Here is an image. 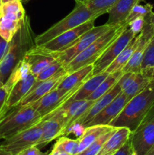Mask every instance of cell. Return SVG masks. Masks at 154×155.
<instances>
[{"mask_svg": "<svg viewBox=\"0 0 154 155\" xmlns=\"http://www.w3.org/2000/svg\"><path fill=\"white\" fill-rule=\"evenodd\" d=\"M42 133V122L41 120L33 127L4 139V142L0 145V149L8 151L12 155H18L27 148L34 145L36 146Z\"/></svg>", "mask_w": 154, "mask_h": 155, "instance_id": "obj_7", "label": "cell"}, {"mask_svg": "<svg viewBox=\"0 0 154 155\" xmlns=\"http://www.w3.org/2000/svg\"><path fill=\"white\" fill-rule=\"evenodd\" d=\"M9 47V42L6 41L0 36V62L7 53Z\"/></svg>", "mask_w": 154, "mask_h": 155, "instance_id": "obj_42", "label": "cell"}, {"mask_svg": "<svg viewBox=\"0 0 154 155\" xmlns=\"http://www.w3.org/2000/svg\"><path fill=\"white\" fill-rule=\"evenodd\" d=\"M116 129V127L115 129H113V130H111V131L103 134L102 136H100L97 140H95L91 145H89L85 150L82 151V152L79 153L78 155H97L98 154V153H99V151H101V148H102V147L104 145V144L106 143V142L108 140V139L111 136V135L114 133Z\"/></svg>", "mask_w": 154, "mask_h": 155, "instance_id": "obj_32", "label": "cell"}, {"mask_svg": "<svg viewBox=\"0 0 154 155\" xmlns=\"http://www.w3.org/2000/svg\"><path fill=\"white\" fill-rule=\"evenodd\" d=\"M92 71L93 64L79 68L70 74H66L57 87L64 90L65 92H69L75 88L81 86L85 80L90 78L91 77Z\"/></svg>", "mask_w": 154, "mask_h": 155, "instance_id": "obj_21", "label": "cell"}, {"mask_svg": "<svg viewBox=\"0 0 154 155\" xmlns=\"http://www.w3.org/2000/svg\"><path fill=\"white\" fill-rule=\"evenodd\" d=\"M0 155H12L11 153L8 152V151H4L2 149H0Z\"/></svg>", "mask_w": 154, "mask_h": 155, "instance_id": "obj_47", "label": "cell"}, {"mask_svg": "<svg viewBox=\"0 0 154 155\" xmlns=\"http://www.w3.org/2000/svg\"><path fill=\"white\" fill-rule=\"evenodd\" d=\"M2 1H1V0H0V8H1V5H2Z\"/></svg>", "mask_w": 154, "mask_h": 155, "instance_id": "obj_53", "label": "cell"}, {"mask_svg": "<svg viewBox=\"0 0 154 155\" xmlns=\"http://www.w3.org/2000/svg\"><path fill=\"white\" fill-rule=\"evenodd\" d=\"M154 67V36L151 38L145 50L141 64V72Z\"/></svg>", "mask_w": 154, "mask_h": 155, "instance_id": "obj_36", "label": "cell"}, {"mask_svg": "<svg viewBox=\"0 0 154 155\" xmlns=\"http://www.w3.org/2000/svg\"><path fill=\"white\" fill-rule=\"evenodd\" d=\"M75 2H85V0H75Z\"/></svg>", "mask_w": 154, "mask_h": 155, "instance_id": "obj_51", "label": "cell"}, {"mask_svg": "<svg viewBox=\"0 0 154 155\" xmlns=\"http://www.w3.org/2000/svg\"><path fill=\"white\" fill-rule=\"evenodd\" d=\"M135 36L136 35H134L128 27L124 30L110 44V46L104 51L101 58L93 64V71H92L91 77L104 72Z\"/></svg>", "mask_w": 154, "mask_h": 155, "instance_id": "obj_9", "label": "cell"}, {"mask_svg": "<svg viewBox=\"0 0 154 155\" xmlns=\"http://www.w3.org/2000/svg\"><path fill=\"white\" fill-rule=\"evenodd\" d=\"M131 133L126 127H117L97 155H113L129 140Z\"/></svg>", "mask_w": 154, "mask_h": 155, "instance_id": "obj_20", "label": "cell"}, {"mask_svg": "<svg viewBox=\"0 0 154 155\" xmlns=\"http://www.w3.org/2000/svg\"><path fill=\"white\" fill-rule=\"evenodd\" d=\"M0 16L17 21H22L26 16L21 0H14L2 4Z\"/></svg>", "mask_w": 154, "mask_h": 155, "instance_id": "obj_26", "label": "cell"}, {"mask_svg": "<svg viewBox=\"0 0 154 155\" xmlns=\"http://www.w3.org/2000/svg\"><path fill=\"white\" fill-rule=\"evenodd\" d=\"M133 151L131 148V144L129 140L119 150H118L113 155H131L132 154Z\"/></svg>", "mask_w": 154, "mask_h": 155, "instance_id": "obj_41", "label": "cell"}, {"mask_svg": "<svg viewBox=\"0 0 154 155\" xmlns=\"http://www.w3.org/2000/svg\"><path fill=\"white\" fill-rule=\"evenodd\" d=\"M152 8H153V5L150 3H146L144 5H140L139 3L135 5L133 7V8L131 9L128 16L127 17L126 20H125V23L128 24V23H130L135 18H140V17L145 18L149 14L152 12Z\"/></svg>", "mask_w": 154, "mask_h": 155, "instance_id": "obj_35", "label": "cell"}, {"mask_svg": "<svg viewBox=\"0 0 154 155\" xmlns=\"http://www.w3.org/2000/svg\"><path fill=\"white\" fill-rule=\"evenodd\" d=\"M29 74H30V67H29L28 64L23 59L19 64L16 66V68L14 69L12 71L10 77H8L6 83H5L6 86L8 88L9 90H11L12 86L17 83V82L20 81L22 79L25 78Z\"/></svg>", "mask_w": 154, "mask_h": 155, "instance_id": "obj_30", "label": "cell"}, {"mask_svg": "<svg viewBox=\"0 0 154 155\" xmlns=\"http://www.w3.org/2000/svg\"><path fill=\"white\" fill-rule=\"evenodd\" d=\"M66 74H68L65 70L64 67H63L56 75H54L51 78L42 82L36 81L33 88L30 89L28 94L23 98L22 101L16 107L28 105V104H32V103L40 99L44 95L48 93L50 91L57 87Z\"/></svg>", "mask_w": 154, "mask_h": 155, "instance_id": "obj_13", "label": "cell"}, {"mask_svg": "<svg viewBox=\"0 0 154 155\" xmlns=\"http://www.w3.org/2000/svg\"><path fill=\"white\" fill-rule=\"evenodd\" d=\"M2 81H1V80H0V87H1L2 86Z\"/></svg>", "mask_w": 154, "mask_h": 155, "instance_id": "obj_52", "label": "cell"}, {"mask_svg": "<svg viewBox=\"0 0 154 155\" xmlns=\"http://www.w3.org/2000/svg\"><path fill=\"white\" fill-rule=\"evenodd\" d=\"M2 1V3H6V2H11V1H14V0H1Z\"/></svg>", "mask_w": 154, "mask_h": 155, "instance_id": "obj_48", "label": "cell"}, {"mask_svg": "<svg viewBox=\"0 0 154 155\" xmlns=\"http://www.w3.org/2000/svg\"><path fill=\"white\" fill-rule=\"evenodd\" d=\"M0 139H4V136H2V134L1 133H0Z\"/></svg>", "mask_w": 154, "mask_h": 155, "instance_id": "obj_50", "label": "cell"}, {"mask_svg": "<svg viewBox=\"0 0 154 155\" xmlns=\"http://www.w3.org/2000/svg\"><path fill=\"white\" fill-rule=\"evenodd\" d=\"M63 68V64L58 59L56 58L46 68H45L42 72H40L38 75L36 76V81L42 82L48 80V79L54 77V75H56Z\"/></svg>", "mask_w": 154, "mask_h": 155, "instance_id": "obj_34", "label": "cell"}, {"mask_svg": "<svg viewBox=\"0 0 154 155\" xmlns=\"http://www.w3.org/2000/svg\"><path fill=\"white\" fill-rule=\"evenodd\" d=\"M48 155H70V154H67V153H66L65 151H61V150H59V149H57V148H53L51 152Z\"/></svg>", "mask_w": 154, "mask_h": 155, "instance_id": "obj_44", "label": "cell"}, {"mask_svg": "<svg viewBox=\"0 0 154 155\" xmlns=\"http://www.w3.org/2000/svg\"><path fill=\"white\" fill-rule=\"evenodd\" d=\"M23 21H17L0 16V36L6 41L10 42L20 28Z\"/></svg>", "mask_w": 154, "mask_h": 155, "instance_id": "obj_29", "label": "cell"}, {"mask_svg": "<svg viewBox=\"0 0 154 155\" xmlns=\"http://www.w3.org/2000/svg\"><path fill=\"white\" fill-rule=\"evenodd\" d=\"M151 80L148 77H146L143 73H137L135 79L133 80L132 83L129 85L126 89L122 92L126 95L128 101L131 99L133 97L137 95L143 91L150 83Z\"/></svg>", "mask_w": 154, "mask_h": 155, "instance_id": "obj_28", "label": "cell"}, {"mask_svg": "<svg viewBox=\"0 0 154 155\" xmlns=\"http://www.w3.org/2000/svg\"><path fill=\"white\" fill-rule=\"evenodd\" d=\"M139 43V34L136 35L129 42V43L126 45L125 48L122 51V52L117 56L116 59L110 64V66L105 70V72L108 74L116 72V71H122L124 67L126 65L130 58L132 55L133 52L135 48L138 45Z\"/></svg>", "mask_w": 154, "mask_h": 155, "instance_id": "obj_25", "label": "cell"}, {"mask_svg": "<svg viewBox=\"0 0 154 155\" xmlns=\"http://www.w3.org/2000/svg\"><path fill=\"white\" fill-rule=\"evenodd\" d=\"M108 75V73L104 71V72L91 77L82 84V86L79 88L78 90L73 94V95L70 98L72 100L87 99L98 89L100 84L107 78Z\"/></svg>", "mask_w": 154, "mask_h": 155, "instance_id": "obj_24", "label": "cell"}, {"mask_svg": "<svg viewBox=\"0 0 154 155\" xmlns=\"http://www.w3.org/2000/svg\"><path fill=\"white\" fill-rule=\"evenodd\" d=\"M140 1L141 0H119L107 11L109 18L106 24L110 26H116L125 23L131 9Z\"/></svg>", "mask_w": 154, "mask_h": 155, "instance_id": "obj_19", "label": "cell"}, {"mask_svg": "<svg viewBox=\"0 0 154 155\" xmlns=\"http://www.w3.org/2000/svg\"><path fill=\"white\" fill-rule=\"evenodd\" d=\"M141 73L144 74L145 75H146V77H149L151 80H154V67L151 68V69H149L147 70V71H143V72H141Z\"/></svg>", "mask_w": 154, "mask_h": 155, "instance_id": "obj_43", "label": "cell"}, {"mask_svg": "<svg viewBox=\"0 0 154 155\" xmlns=\"http://www.w3.org/2000/svg\"><path fill=\"white\" fill-rule=\"evenodd\" d=\"M113 27V26H110L107 24L98 26V27H94L93 28L88 30L80 37H79L75 43L71 45L67 49L64 50L61 52L54 53L56 58L58 59L63 64V67L66 66L75 56L84 51L92 42H95L98 38L102 36L104 33L108 31Z\"/></svg>", "mask_w": 154, "mask_h": 155, "instance_id": "obj_8", "label": "cell"}, {"mask_svg": "<svg viewBox=\"0 0 154 155\" xmlns=\"http://www.w3.org/2000/svg\"><path fill=\"white\" fill-rule=\"evenodd\" d=\"M133 152L145 155L154 145V105L138 127L129 138Z\"/></svg>", "mask_w": 154, "mask_h": 155, "instance_id": "obj_6", "label": "cell"}, {"mask_svg": "<svg viewBox=\"0 0 154 155\" xmlns=\"http://www.w3.org/2000/svg\"><path fill=\"white\" fill-rule=\"evenodd\" d=\"M30 0H21V2H22V3L24 4V3H27L28 2H30Z\"/></svg>", "mask_w": 154, "mask_h": 155, "instance_id": "obj_49", "label": "cell"}, {"mask_svg": "<svg viewBox=\"0 0 154 155\" xmlns=\"http://www.w3.org/2000/svg\"><path fill=\"white\" fill-rule=\"evenodd\" d=\"M145 155H154V145L150 148V149L146 152Z\"/></svg>", "mask_w": 154, "mask_h": 155, "instance_id": "obj_46", "label": "cell"}, {"mask_svg": "<svg viewBox=\"0 0 154 155\" xmlns=\"http://www.w3.org/2000/svg\"><path fill=\"white\" fill-rule=\"evenodd\" d=\"M42 133L36 146L43 148L46 145L63 136L66 127L64 116L60 107L51 114L47 115L42 119Z\"/></svg>", "mask_w": 154, "mask_h": 155, "instance_id": "obj_12", "label": "cell"}, {"mask_svg": "<svg viewBox=\"0 0 154 155\" xmlns=\"http://www.w3.org/2000/svg\"><path fill=\"white\" fill-rule=\"evenodd\" d=\"M146 18L148 19V21H149V24H150L151 27H152V30H153L154 31V12H151V13L149 14L147 16H146Z\"/></svg>", "mask_w": 154, "mask_h": 155, "instance_id": "obj_45", "label": "cell"}, {"mask_svg": "<svg viewBox=\"0 0 154 155\" xmlns=\"http://www.w3.org/2000/svg\"><path fill=\"white\" fill-rule=\"evenodd\" d=\"M75 2L76 5L75 8L69 15L54 24L49 29L45 30L44 33L35 37V42L36 45H42L61 33L75 28L88 21L92 20L95 21L98 17L103 15L101 13L90 10L83 2Z\"/></svg>", "mask_w": 154, "mask_h": 155, "instance_id": "obj_4", "label": "cell"}, {"mask_svg": "<svg viewBox=\"0 0 154 155\" xmlns=\"http://www.w3.org/2000/svg\"><path fill=\"white\" fill-rule=\"evenodd\" d=\"M145 24V18L140 17L137 18L128 23V28L132 31L134 35H138L141 33Z\"/></svg>", "mask_w": 154, "mask_h": 155, "instance_id": "obj_37", "label": "cell"}, {"mask_svg": "<svg viewBox=\"0 0 154 155\" xmlns=\"http://www.w3.org/2000/svg\"><path fill=\"white\" fill-rule=\"evenodd\" d=\"M154 105V80L143 91L127 102L121 113L110 123L114 127H126L134 132Z\"/></svg>", "mask_w": 154, "mask_h": 155, "instance_id": "obj_2", "label": "cell"}, {"mask_svg": "<svg viewBox=\"0 0 154 155\" xmlns=\"http://www.w3.org/2000/svg\"><path fill=\"white\" fill-rule=\"evenodd\" d=\"M128 101V98L124 92H120L107 107L92 118L84 128L95 125H110V123L121 113Z\"/></svg>", "mask_w": 154, "mask_h": 155, "instance_id": "obj_14", "label": "cell"}, {"mask_svg": "<svg viewBox=\"0 0 154 155\" xmlns=\"http://www.w3.org/2000/svg\"><path fill=\"white\" fill-rule=\"evenodd\" d=\"M94 24H95V20L88 21L75 28L61 33L51 40L48 41L39 46L50 52H61L73 45L76 39L80 37L82 35L84 34L85 32L95 27Z\"/></svg>", "mask_w": 154, "mask_h": 155, "instance_id": "obj_11", "label": "cell"}, {"mask_svg": "<svg viewBox=\"0 0 154 155\" xmlns=\"http://www.w3.org/2000/svg\"><path fill=\"white\" fill-rule=\"evenodd\" d=\"M54 148L61 150L70 155H77L79 154V141L78 139H71L65 136L57 138Z\"/></svg>", "mask_w": 154, "mask_h": 155, "instance_id": "obj_31", "label": "cell"}, {"mask_svg": "<svg viewBox=\"0 0 154 155\" xmlns=\"http://www.w3.org/2000/svg\"><path fill=\"white\" fill-rule=\"evenodd\" d=\"M122 74H123L122 71H116V72L112 73V74H109L107 78L100 84L98 89L87 98V100L95 101L100 97L102 96L103 95L109 92L118 83Z\"/></svg>", "mask_w": 154, "mask_h": 155, "instance_id": "obj_27", "label": "cell"}, {"mask_svg": "<svg viewBox=\"0 0 154 155\" xmlns=\"http://www.w3.org/2000/svg\"><path fill=\"white\" fill-rule=\"evenodd\" d=\"M94 102L95 101L92 100H72L69 98L60 106V109L63 112L66 121L63 136H65L66 131L88 110Z\"/></svg>", "mask_w": 154, "mask_h": 155, "instance_id": "obj_15", "label": "cell"}, {"mask_svg": "<svg viewBox=\"0 0 154 155\" xmlns=\"http://www.w3.org/2000/svg\"><path fill=\"white\" fill-rule=\"evenodd\" d=\"M9 92L10 90L5 84H3L0 87V120L2 118L5 105L8 96Z\"/></svg>", "mask_w": 154, "mask_h": 155, "instance_id": "obj_39", "label": "cell"}, {"mask_svg": "<svg viewBox=\"0 0 154 155\" xmlns=\"http://www.w3.org/2000/svg\"><path fill=\"white\" fill-rule=\"evenodd\" d=\"M119 0H85L83 2L90 10L98 13L105 14Z\"/></svg>", "mask_w": 154, "mask_h": 155, "instance_id": "obj_33", "label": "cell"}, {"mask_svg": "<svg viewBox=\"0 0 154 155\" xmlns=\"http://www.w3.org/2000/svg\"><path fill=\"white\" fill-rule=\"evenodd\" d=\"M42 119L40 114L29 104L15 107L0 120V133L6 139L39 124Z\"/></svg>", "mask_w": 154, "mask_h": 155, "instance_id": "obj_5", "label": "cell"}, {"mask_svg": "<svg viewBox=\"0 0 154 155\" xmlns=\"http://www.w3.org/2000/svg\"><path fill=\"white\" fill-rule=\"evenodd\" d=\"M55 59L54 53L36 45L27 51L24 60L28 64L30 73L36 77Z\"/></svg>", "mask_w": 154, "mask_h": 155, "instance_id": "obj_16", "label": "cell"}, {"mask_svg": "<svg viewBox=\"0 0 154 155\" xmlns=\"http://www.w3.org/2000/svg\"><path fill=\"white\" fill-rule=\"evenodd\" d=\"M128 27V24L126 23L111 27L108 31L92 42L84 51L75 56L67 65L64 66L67 74H70L83 67L93 64L101 58L110 44Z\"/></svg>", "mask_w": 154, "mask_h": 155, "instance_id": "obj_3", "label": "cell"}, {"mask_svg": "<svg viewBox=\"0 0 154 155\" xmlns=\"http://www.w3.org/2000/svg\"><path fill=\"white\" fill-rule=\"evenodd\" d=\"M150 39L143 36L141 33L139 34L138 45L133 52L128 63L122 69V71L123 74L128 72L141 73V64L143 58V54Z\"/></svg>", "mask_w": 154, "mask_h": 155, "instance_id": "obj_23", "label": "cell"}, {"mask_svg": "<svg viewBox=\"0 0 154 155\" xmlns=\"http://www.w3.org/2000/svg\"><path fill=\"white\" fill-rule=\"evenodd\" d=\"M30 20L26 15L17 33L9 42L7 53L0 62V80L5 84L17 65L24 58L29 50L36 46Z\"/></svg>", "mask_w": 154, "mask_h": 155, "instance_id": "obj_1", "label": "cell"}, {"mask_svg": "<svg viewBox=\"0 0 154 155\" xmlns=\"http://www.w3.org/2000/svg\"><path fill=\"white\" fill-rule=\"evenodd\" d=\"M36 83V77L33 74H29L25 78L17 82L11 87L5 105L3 117L10 110L15 107L28 94ZM2 120V119H1Z\"/></svg>", "mask_w": 154, "mask_h": 155, "instance_id": "obj_17", "label": "cell"}, {"mask_svg": "<svg viewBox=\"0 0 154 155\" xmlns=\"http://www.w3.org/2000/svg\"><path fill=\"white\" fill-rule=\"evenodd\" d=\"M137 74V73L132 72L125 73V74H122L121 78L119 79V80L118 81V83H119V85L120 86L121 89H122V91L126 89L129 86V85L131 84L133 82V80L135 79Z\"/></svg>", "mask_w": 154, "mask_h": 155, "instance_id": "obj_38", "label": "cell"}, {"mask_svg": "<svg viewBox=\"0 0 154 155\" xmlns=\"http://www.w3.org/2000/svg\"><path fill=\"white\" fill-rule=\"evenodd\" d=\"M18 155H48L46 153H43L40 151L39 148L36 145L34 146H32L30 148H27V149L24 150L23 151H21V153H19Z\"/></svg>", "mask_w": 154, "mask_h": 155, "instance_id": "obj_40", "label": "cell"}, {"mask_svg": "<svg viewBox=\"0 0 154 155\" xmlns=\"http://www.w3.org/2000/svg\"><path fill=\"white\" fill-rule=\"evenodd\" d=\"M115 128L110 125H95L85 128L82 134L77 139L79 141V154L85 150L100 136Z\"/></svg>", "mask_w": 154, "mask_h": 155, "instance_id": "obj_22", "label": "cell"}, {"mask_svg": "<svg viewBox=\"0 0 154 155\" xmlns=\"http://www.w3.org/2000/svg\"><path fill=\"white\" fill-rule=\"evenodd\" d=\"M81 86L75 88L69 92H65L64 90L56 87L50 91L46 95H44L40 99L29 105L37 110L43 118L47 115L51 114L53 112L57 110L62 104H64L73 95V94L78 90V89Z\"/></svg>", "mask_w": 154, "mask_h": 155, "instance_id": "obj_10", "label": "cell"}, {"mask_svg": "<svg viewBox=\"0 0 154 155\" xmlns=\"http://www.w3.org/2000/svg\"><path fill=\"white\" fill-rule=\"evenodd\" d=\"M122 90L121 89L119 83H116L109 92L103 95L97 100H95L91 107L88 109L85 114L82 115L78 120L75 122V124H80L83 127L91 120L93 117H95L98 113L101 111L105 107H107ZM74 125V124H73Z\"/></svg>", "mask_w": 154, "mask_h": 155, "instance_id": "obj_18", "label": "cell"}]
</instances>
